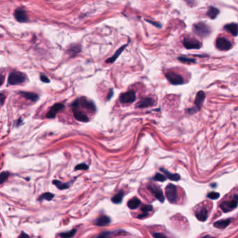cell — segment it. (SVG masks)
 Returning <instances> with one entry per match:
<instances>
[{"instance_id": "obj_1", "label": "cell", "mask_w": 238, "mask_h": 238, "mask_svg": "<svg viewBox=\"0 0 238 238\" xmlns=\"http://www.w3.org/2000/svg\"><path fill=\"white\" fill-rule=\"evenodd\" d=\"M72 106H80V107L85 109V110L90 111L91 114L95 113L96 111V106L95 104L85 97L77 99L72 104Z\"/></svg>"}, {"instance_id": "obj_2", "label": "cell", "mask_w": 238, "mask_h": 238, "mask_svg": "<svg viewBox=\"0 0 238 238\" xmlns=\"http://www.w3.org/2000/svg\"><path fill=\"white\" fill-rule=\"evenodd\" d=\"M27 76L25 74L18 71H13L9 74L8 83L10 85H18L25 82Z\"/></svg>"}, {"instance_id": "obj_3", "label": "cell", "mask_w": 238, "mask_h": 238, "mask_svg": "<svg viewBox=\"0 0 238 238\" xmlns=\"http://www.w3.org/2000/svg\"><path fill=\"white\" fill-rule=\"evenodd\" d=\"M193 31L196 35L200 37H207L211 32L210 27L202 22L195 24L193 27Z\"/></svg>"}, {"instance_id": "obj_4", "label": "cell", "mask_w": 238, "mask_h": 238, "mask_svg": "<svg viewBox=\"0 0 238 238\" xmlns=\"http://www.w3.org/2000/svg\"><path fill=\"white\" fill-rule=\"evenodd\" d=\"M165 197L168 201L170 203H175L178 198L177 189L176 186L173 184H168L165 187Z\"/></svg>"}, {"instance_id": "obj_5", "label": "cell", "mask_w": 238, "mask_h": 238, "mask_svg": "<svg viewBox=\"0 0 238 238\" xmlns=\"http://www.w3.org/2000/svg\"><path fill=\"white\" fill-rule=\"evenodd\" d=\"M165 78L173 85H180L184 84V79L182 77L174 72H168L165 73Z\"/></svg>"}, {"instance_id": "obj_6", "label": "cell", "mask_w": 238, "mask_h": 238, "mask_svg": "<svg viewBox=\"0 0 238 238\" xmlns=\"http://www.w3.org/2000/svg\"><path fill=\"white\" fill-rule=\"evenodd\" d=\"M147 189L150 191L151 193L153 194L155 198L159 200L160 202L163 203L165 200L164 195L161 188L158 185H149L147 186Z\"/></svg>"}, {"instance_id": "obj_7", "label": "cell", "mask_w": 238, "mask_h": 238, "mask_svg": "<svg viewBox=\"0 0 238 238\" xmlns=\"http://www.w3.org/2000/svg\"><path fill=\"white\" fill-rule=\"evenodd\" d=\"M136 92L133 91H127L121 94L120 96V101L122 104H131L136 100Z\"/></svg>"}, {"instance_id": "obj_8", "label": "cell", "mask_w": 238, "mask_h": 238, "mask_svg": "<svg viewBox=\"0 0 238 238\" xmlns=\"http://www.w3.org/2000/svg\"><path fill=\"white\" fill-rule=\"evenodd\" d=\"M216 46L219 50H229L232 47V44L229 40L225 38H218L216 41Z\"/></svg>"}, {"instance_id": "obj_9", "label": "cell", "mask_w": 238, "mask_h": 238, "mask_svg": "<svg viewBox=\"0 0 238 238\" xmlns=\"http://www.w3.org/2000/svg\"><path fill=\"white\" fill-rule=\"evenodd\" d=\"M183 45L188 49H199L201 48V43L196 39L187 38L183 41Z\"/></svg>"}, {"instance_id": "obj_10", "label": "cell", "mask_w": 238, "mask_h": 238, "mask_svg": "<svg viewBox=\"0 0 238 238\" xmlns=\"http://www.w3.org/2000/svg\"><path fill=\"white\" fill-rule=\"evenodd\" d=\"M238 205L237 202L234 199L231 200H226V201H224L220 204V208L224 212H229L230 211H232V210L235 209L237 207Z\"/></svg>"}, {"instance_id": "obj_11", "label": "cell", "mask_w": 238, "mask_h": 238, "mask_svg": "<svg viewBox=\"0 0 238 238\" xmlns=\"http://www.w3.org/2000/svg\"><path fill=\"white\" fill-rule=\"evenodd\" d=\"M14 17L19 22H26L28 21V16L27 12L23 9H17L14 11Z\"/></svg>"}, {"instance_id": "obj_12", "label": "cell", "mask_w": 238, "mask_h": 238, "mask_svg": "<svg viewBox=\"0 0 238 238\" xmlns=\"http://www.w3.org/2000/svg\"><path fill=\"white\" fill-rule=\"evenodd\" d=\"M64 108V105L62 103H57L55 105H54L52 107L50 108V110L47 113L46 115V118H54L55 117L57 114H58L59 111H60L61 110H63Z\"/></svg>"}, {"instance_id": "obj_13", "label": "cell", "mask_w": 238, "mask_h": 238, "mask_svg": "<svg viewBox=\"0 0 238 238\" xmlns=\"http://www.w3.org/2000/svg\"><path fill=\"white\" fill-rule=\"evenodd\" d=\"M73 112L74 118H75L77 121L85 123L88 122V121H90V118L86 115V114L80 111L78 108H73Z\"/></svg>"}, {"instance_id": "obj_14", "label": "cell", "mask_w": 238, "mask_h": 238, "mask_svg": "<svg viewBox=\"0 0 238 238\" xmlns=\"http://www.w3.org/2000/svg\"><path fill=\"white\" fill-rule=\"evenodd\" d=\"M154 105V100L151 98H144L136 104V106L137 108H146L152 106Z\"/></svg>"}, {"instance_id": "obj_15", "label": "cell", "mask_w": 238, "mask_h": 238, "mask_svg": "<svg viewBox=\"0 0 238 238\" xmlns=\"http://www.w3.org/2000/svg\"><path fill=\"white\" fill-rule=\"evenodd\" d=\"M205 93H204V91H200L199 92L197 93L196 98H195V105L196 106V108L198 110H200V108L202 107V105L203 104V102L205 100Z\"/></svg>"}, {"instance_id": "obj_16", "label": "cell", "mask_w": 238, "mask_h": 238, "mask_svg": "<svg viewBox=\"0 0 238 238\" xmlns=\"http://www.w3.org/2000/svg\"><path fill=\"white\" fill-rule=\"evenodd\" d=\"M224 29L231 34L232 36H236L238 35V24L236 23L228 24L225 25Z\"/></svg>"}, {"instance_id": "obj_17", "label": "cell", "mask_w": 238, "mask_h": 238, "mask_svg": "<svg viewBox=\"0 0 238 238\" xmlns=\"http://www.w3.org/2000/svg\"><path fill=\"white\" fill-rule=\"evenodd\" d=\"M195 217L200 222H205L208 217V211L206 208H202L195 212Z\"/></svg>"}, {"instance_id": "obj_18", "label": "cell", "mask_w": 238, "mask_h": 238, "mask_svg": "<svg viewBox=\"0 0 238 238\" xmlns=\"http://www.w3.org/2000/svg\"><path fill=\"white\" fill-rule=\"evenodd\" d=\"M19 93L28 100L32 102H36L39 100V96L36 93H32V92H26V91H20Z\"/></svg>"}, {"instance_id": "obj_19", "label": "cell", "mask_w": 238, "mask_h": 238, "mask_svg": "<svg viewBox=\"0 0 238 238\" xmlns=\"http://www.w3.org/2000/svg\"><path fill=\"white\" fill-rule=\"evenodd\" d=\"M126 46H127V44H126V45H125L121 46L120 49H118L116 51V52L115 53V54H114L113 56H111V57L108 59L106 61V63H113V62H115L116 61V59L118 58V56L120 55L121 53L122 52L123 50L125 49V48H126Z\"/></svg>"}, {"instance_id": "obj_20", "label": "cell", "mask_w": 238, "mask_h": 238, "mask_svg": "<svg viewBox=\"0 0 238 238\" xmlns=\"http://www.w3.org/2000/svg\"><path fill=\"white\" fill-rule=\"evenodd\" d=\"M110 222L111 220L108 216H101L95 221V224L99 226H104L110 224Z\"/></svg>"}, {"instance_id": "obj_21", "label": "cell", "mask_w": 238, "mask_h": 238, "mask_svg": "<svg viewBox=\"0 0 238 238\" xmlns=\"http://www.w3.org/2000/svg\"><path fill=\"white\" fill-rule=\"evenodd\" d=\"M160 170L165 173V176H166V178H168V179L173 181H179L180 180V175L177 174V173H171L170 172L164 169V168H160Z\"/></svg>"}, {"instance_id": "obj_22", "label": "cell", "mask_w": 238, "mask_h": 238, "mask_svg": "<svg viewBox=\"0 0 238 238\" xmlns=\"http://www.w3.org/2000/svg\"><path fill=\"white\" fill-rule=\"evenodd\" d=\"M230 224V219H223V220H219L217 221L214 223V226L217 228V229H224L226 228L227 226H229V224Z\"/></svg>"}, {"instance_id": "obj_23", "label": "cell", "mask_w": 238, "mask_h": 238, "mask_svg": "<svg viewBox=\"0 0 238 238\" xmlns=\"http://www.w3.org/2000/svg\"><path fill=\"white\" fill-rule=\"evenodd\" d=\"M140 204H141V201L139 198H138L137 197H134L131 198L129 201L128 202L127 205L130 209L135 210V209H137V208L140 206Z\"/></svg>"}, {"instance_id": "obj_24", "label": "cell", "mask_w": 238, "mask_h": 238, "mask_svg": "<svg viewBox=\"0 0 238 238\" xmlns=\"http://www.w3.org/2000/svg\"><path fill=\"white\" fill-rule=\"evenodd\" d=\"M219 14V10L217 8H215L214 6H210L207 13V16L211 19L216 18Z\"/></svg>"}, {"instance_id": "obj_25", "label": "cell", "mask_w": 238, "mask_h": 238, "mask_svg": "<svg viewBox=\"0 0 238 238\" xmlns=\"http://www.w3.org/2000/svg\"><path fill=\"white\" fill-rule=\"evenodd\" d=\"M53 185H55L56 187L60 190H64V189H68V188L70 187V184H69V183L61 182V181L58 180H54L53 181Z\"/></svg>"}, {"instance_id": "obj_26", "label": "cell", "mask_w": 238, "mask_h": 238, "mask_svg": "<svg viewBox=\"0 0 238 238\" xmlns=\"http://www.w3.org/2000/svg\"><path fill=\"white\" fill-rule=\"evenodd\" d=\"M80 46L78 45H72L71 48L68 49V53L70 54L71 56H74L80 52Z\"/></svg>"}, {"instance_id": "obj_27", "label": "cell", "mask_w": 238, "mask_h": 238, "mask_svg": "<svg viewBox=\"0 0 238 238\" xmlns=\"http://www.w3.org/2000/svg\"><path fill=\"white\" fill-rule=\"evenodd\" d=\"M118 233V231H106L101 233L97 236L95 237V238H110L111 237L114 236V235H117Z\"/></svg>"}, {"instance_id": "obj_28", "label": "cell", "mask_w": 238, "mask_h": 238, "mask_svg": "<svg viewBox=\"0 0 238 238\" xmlns=\"http://www.w3.org/2000/svg\"><path fill=\"white\" fill-rule=\"evenodd\" d=\"M124 197V192L123 191H120L117 194H116L114 197L112 198V201L113 203H115V204H119L121 202L122 198Z\"/></svg>"}, {"instance_id": "obj_29", "label": "cell", "mask_w": 238, "mask_h": 238, "mask_svg": "<svg viewBox=\"0 0 238 238\" xmlns=\"http://www.w3.org/2000/svg\"><path fill=\"white\" fill-rule=\"evenodd\" d=\"M76 232H77L76 229H72L70 230V231L61 233L60 234V236L62 238H72L74 235H76Z\"/></svg>"}, {"instance_id": "obj_30", "label": "cell", "mask_w": 238, "mask_h": 238, "mask_svg": "<svg viewBox=\"0 0 238 238\" xmlns=\"http://www.w3.org/2000/svg\"><path fill=\"white\" fill-rule=\"evenodd\" d=\"M54 195L53 194H52V193L46 192V193H44L43 194H41L40 197H39V200H51L54 198Z\"/></svg>"}, {"instance_id": "obj_31", "label": "cell", "mask_w": 238, "mask_h": 238, "mask_svg": "<svg viewBox=\"0 0 238 238\" xmlns=\"http://www.w3.org/2000/svg\"><path fill=\"white\" fill-rule=\"evenodd\" d=\"M178 60L181 62H183V63H195V60L194 59L187 58V57H184V56H180V57H178Z\"/></svg>"}, {"instance_id": "obj_32", "label": "cell", "mask_w": 238, "mask_h": 238, "mask_svg": "<svg viewBox=\"0 0 238 238\" xmlns=\"http://www.w3.org/2000/svg\"><path fill=\"white\" fill-rule=\"evenodd\" d=\"M9 176V173L7 171H3L1 173V175H0V183L1 184H3V183L6 181Z\"/></svg>"}, {"instance_id": "obj_33", "label": "cell", "mask_w": 238, "mask_h": 238, "mask_svg": "<svg viewBox=\"0 0 238 238\" xmlns=\"http://www.w3.org/2000/svg\"><path fill=\"white\" fill-rule=\"evenodd\" d=\"M153 180L156 181H159V182H164V181L166 180V177H165V175L161 174V173H157V174L155 175V176L153 178Z\"/></svg>"}, {"instance_id": "obj_34", "label": "cell", "mask_w": 238, "mask_h": 238, "mask_svg": "<svg viewBox=\"0 0 238 238\" xmlns=\"http://www.w3.org/2000/svg\"><path fill=\"white\" fill-rule=\"evenodd\" d=\"M152 210H153V207L151 205H143L142 207H141V210H142V212L143 213H147V214H148L149 212L152 211Z\"/></svg>"}, {"instance_id": "obj_35", "label": "cell", "mask_w": 238, "mask_h": 238, "mask_svg": "<svg viewBox=\"0 0 238 238\" xmlns=\"http://www.w3.org/2000/svg\"><path fill=\"white\" fill-rule=\"evenodd\" d=\"M220 197L219 193L217 192H210L207 194V198H210L212 200H217Z\"/></svg>"}, {"instance_id": "obj_36", "label": "cell", "mask_w": 238, "mask_h": 238, "mask_svg": "<svg viewBox=\"0 0 238 238\" xmlns=\"http://www.w3.org/2000/svg\"><path fill=\"white\" fill-rule=\"evenodd\" d=\"M89 168V167L85 163H81L80 164H78L75 167V170L78 171V170H87Z\"/></svg>"}, {"instance_id": "obj_37", "label": "cell", "mask_w": 238, "mask_h": 238, "mask_svg": "<svg viewBox=\"0 0 238 238\" xmlns=\"http://www.w3.org/2000/svg\"><path fill=\"white\" fill-rule=\"evenodd\" d=\"M40 79H41V80L43 81V82H45V83H49L50 81L48 77L45 75H43V74H41V75H40Z\"/></svg>"}, {"instance_id": "obj_38", "label": "cell", "mask_w": 238, "mask_h": 238, "mask_svg": "<svg viewBox=\"0 0 238 238\" xmlns=\"http://www.w3.org/2000/svg\"><path fill=\"white\" fill-rule=\"evenodd\" d=\"M152 235L154 238H168L165 235L161 233H154Z\"/></svg>"}, {"instance_id": "obj_39", "label": "cell", "mask_w": 238, "mask_h": 238, "mask_svg": "<svg viewBox=\"0 0 238 238\" xmlns=\"http://www.w3.org/2000/svg\"><path fill=\"white\" fill-rule=\"evenodd\" d=\"M198 110L197 108H191V109H189V110H187V112H189L190 114H192L196 112V111H198Z\"/></svg>"}, {"instance_id": "obj_40", "label": "cell", "mask_w": 238, "mask_h": 238, "mask_svg": "<svg viewBox=\"0 0 238 238\" xmlns=\"http://www.w3.org/2000/svg\"><path fill=\"white\" fill-rule=\"evenodd\" d=\"M18 238H30V237H29L27 234H26L25 233L22 232L21 234L20 235V236Z\"/></svg>"}, {"instance_id": "obj_41", "label": "cell", "mask_w": 238, "mask_h": 238, "mask_svg": "<svg viewBox=\"0 0 238 238\" xmlns=\"http://www.w3.org/2000/svg\"><path fill=\"white\" fill-rule=\"evenodd\" d=\"M147 216H148V214H147V213H143V214L138 215V218H139V219H143V218H145V217H147Z\"/></svg>"}, {"instance_id": "obj_42", "label": "cell", "mask_w": 238, "mask_h": 238, "mask_svg": "<svg viewBox=\"0 0 238 238\" xmlns=\"http://www.w3.org/2000/svg\"><path fill=\"white\" fill-rule=\"evenodd\" d=\"M113 95V89H110V91H109L108 95V100H110V99L111 98H112Z\"/></svg>"}, {"instance_id": "obj_43", "label": "cell", "mask_w": 238, "mask_h": 238, "mask_svg": "<svg viewBox=\"0 0 238 238\" xmlns=\"http://www.w3.org/2000/svg\"><path fill=\"white\" fill-rule=\"evenodd\" d=\"M146 21H147V22H150V23H151V24H154V25H155V26H157V27H161V24H158V23H156V22H153L152 21H150V20H146Z\"/></svg>"}, {"instance_id": "obj_44", "label": "cell", "mask_w": 238, "mask_h": 238, "mask_svg": "<svg viewBox=\"0 0 238 238\" xmlns=\"http://www.w3.org/2000/svg\"><path fill=\"white\" fill-rule=\"evenodd\" d=\"M0 96H1V103H2V105H3V104H4V98H5V96H4V94L3 93H1V95H0Z\"/></svg>"}, {"instance_id": "obj_45", "label": "cell", "mask_w": 238, "mask_h": 238, "mask_svg": "<svg viewBox=\"0 0 238 238\" xmlns=\"http://www.w3.org/2000/svg\"><path fill=\"white\" fill-rule=\"evenodd\" d=\"M185 1L187 2V4L190 5H192L193 4V0H185Z\"/></svg>"}, {"instance_id": "obj_46", "label": "cell", "mask_w": 238, "mask_h": 238, "mask_svg": "<svg viewBox=\"0 0 238 238\" xmlns=\"http://www.w3.org/2000/svg\"><path fill=\"white\" fill-rule=\"evenodd\" d=\"M233 199H234L235 200H236V201H237V203H238V195H234V196H233Z\"/></svg>"}, {"instance_id": "obj_47", "label": "cell", "mask_w": 238, "mask_h": 238, "mask_svg": "<svg viewBox=\"0 0 238 238\" xmlns=\"http://www.w3.org/2000/svg\"><path fill=\"white\" fill-rule=\"evenodd\" d=\"M201 238H214V237L210 236V235H205V236L203 237H201Z\"/></svg>"}]
</instances>
